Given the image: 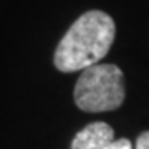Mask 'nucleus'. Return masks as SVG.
<instances>
[{"mask_svg":"<svg viewBox=\"0 0 149 149\" xmlns=\"http://www.w3.org/2000/svg\"><path fill=\"white\" fill-rule=\"evenodd\" d=\"M136 149H149V131L139 134L138 141H136Z\"/></svg>","mask_w":149,"mask_h":149,"instance_id":"39448f33","label":"nucleus"},{"mask_svg":"<svg viewBox=\"0 0 149 149\" xmlns=\"http://www.w3.org/2000/svg\"><path fill=\"white\" fill-rule=\"evenodd\" d=\"M104 149H133V144H131L129 139L121 138V139H114L109 144H106Z\"/></svg>","mask_w":149,"mask_h":149,"instance_id":"20e7f679","label":"nucleus"},{"mask_svg":"<svg viewBox=\"0 0 149 149\" xmlns=\"http://www.w3.org/2000/svg\"><path fill=\"white\" fill-rule=\"evenodd\" d=\"M114 20L101 10H90L74 20L55 50L53 63L63 73L98 65L114 43Z\"/></svg>","mask_w":149,"mask_h":149,"instance_id":"f257e3e1","label":"nucleus"},{"mask_svg":"<svg viewBox=\"0 0 149 149\" xmlns=\"http://www.w3.org/2000/svg\"><path fill=\"white\" fill-rule=\"evenodd\" d=\"M114 141V131L103 121L91 123L83 128L71 141L70 149H104L106 144Z\"/></svg>","mask_w":149,"mask_h":149,"instance_id":"7ed1b4c3","label":"nucleus"},{"mask_svg":"<svg viewBox=\"0 0 149 149\" xmlns=\"http://www.w3.org/2000/svg\"><path fill=\"white\" fill-rule=\"evenodd\" d=\"M124 96V74L113 63H98L83 70L73 90L74 104L86 113L118 109Z\"/></svg>","mask_w":149,"mask_h":149,"instance_id":"f03ea898","label":"nucleus"}]
</instances>
